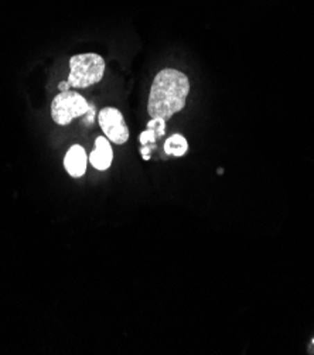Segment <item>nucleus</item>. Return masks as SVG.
<instances>
[{
	"mask_svg": "<svg viewBox=\"0 0 314 355\" xmlns=\"http://www.w3.org/2000/svg\"><path fill=\"white\" fill-rule=\"evenodd\" d=\"M190 92V81L179 69L164 68L153 80L148 112L152 118L168 121L177 112L183 111Z\"/></svg>",
	"mask_w": 314,
	"mask_h": 355,
	"instance_id": "obj_1",
	"label": "nucleus"
},
{
	"mask_svg": "<svg viewBox=\"0 0 314 355\" xmlns=\"http://www.w3.org/2000/svg\"><path fill=\"white\" fill-rule=\"evenodd\" d=\"M68 83L74 88H87L98 84L103 78L105 61L101 55L94 53L78 54L69 60Z\"/></svg>",
	"mask_w": 314,
	"mask_h": 355,
	"instance_id": "obj_2",
	"label": "nucleus"
},
{
	"mask_svg": "<svg viewBox=\"0 0 314 355\" xmlns=\"http://www.w3.org/2000/svg\"><path fill=\"white\" fill-rule=\"evenodd\" d=\"M89 110V103L81 94L65 91L60 92L53 99L51 116L55 123L67 126L73 122V119L87 115Z\"/></svg>",
	"mask_w": 314,
	"mask_h": 355,
	"instance_id": "obj_3",
	"label": "nucleus"
},
{
	"mask_svg": "<svg viewBox=\"0 0 314 355\" xmlns=\"http://www.w3.org/2000/svg\"><path fill=\"white\" fill-rule=\"evenodd\" d=\"M98 122L105 136H107L112 144L123 145L129 140V129L126 126L123 115L116 108H112V106L103 108L98 114Z\"/></svg>",
	"mask_w": 314,
	"mask_h": 355,
	"instance_id": "obj_4",
	"label": "nucleus"
},
{
	"mask_svg": "<svg viewBox=\"0 0 314 355\" xmlns=\"http://www.w3.org/2000/svg\"><path fill=\"white\" fill-rule=\"evenodd\" d=\"M114 160V150L111 146V140L108 137H96L95 149L89 155V163L99 171L108 170Z\"/></svg>",
	"mask_w": 314,
	"mask_h": 355,
	"instance_id": "obj_5",
	"label": "nucleus"
},
{
	"mask_svg": "<svg viewBox=\"0 0 314 355\" xmlns=\"http://www.w3.org/2000/svg\"><path fill=\"white\" fill-rule=\"evenodd\" d=\"M87 164H88V156L82 146L74 145L69 148V150L64 157V167L69 175L76 177V179L82 177L87 171Z\"/></svg>",
	"mask_w": 314,
	"mask_h": 355,
	"instance_id": "obj_6",
	"label": "nucleus"
},
{
	"mask_svg": "<svg viewBox=\"0 0 314 355\" xmlns=\"http://www.w3.org/2000/svg\"><path fill=\"white\" fill-rule=\"evenodd\" d=\"M164 133H166V119L152 118L148 123V129L143 130L141 136H139V140H141L142 146L155 145L159 140V137H162Z\"/></svg>",
	"mask_w": 314,
	"mask_h": 355,
	"instance_id": "obj_7",
	"label": "nucleus"
},
{
	"mask_svg": "<svg viewBox=\"0 0 314 355\" xmlns=\"http://www.w3.org/2000/svg\"><path fill=\"white\" fill-rule=\"evenodd\" d=\"M164 152L168 156L174 157H182L189 152V141L183 135H171L166 141H164Z\"/></svg>",
	"mask_w": 314,
	"mask_h": 355,
	"instance_id": "obj_8",
	"label": "nucleus"
},
{
	"mask_svg": "<svg viewBox=\"0 0 314 355\" xmlns=\"http://www.w3.org/2000/svg\"><path fill=\"white\" fill-rule=\"evenodd\" d=\"M69 88H71V85H69V83H68V81H64V83H61V84L58 85V89H60L61 92L69 91Z\"/></svg>",
	"mask_w": 314,
	"mask_h": 355,
	"instance_id": "obj_9",
	"label": "nucleus"
}]
</instances>
